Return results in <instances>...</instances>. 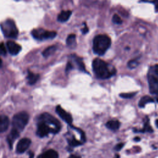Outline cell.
<instances>
[{"label": "cell", "instance_id": "obj_30", "mask_svg": "<svg viewBox=\"0 0 158 158\" xmlns=\"http://www.w3.org/2000/svg\"><path fill=\"white\" fill-rule=\"evenodd\" d=\"M68 158H81V157L80 155L75 154H71Z\"/></svg>", "mask_w": 158, "mask_h": 158}, {"label": "cell", "instance_id": "obj_15", "mask_svg": "<svg viewBox=\"0 0 158 158\" xmlns=\"http://www.w3.org/2000/svg\"><path fill=\"white\" fill-rule=\"evenodd\" d=\"M9 119L6 115H0V133L5 132L9 128Z\"/></svg>", "mask_w": 158, "mask_h": 158}, {"label": "cell", "instance_id": "obj_33", "mask_svg": "<svg viewBox=\"0 0 158 158\" xmlns=\"http://www.w3.org/2000/svg\"><path fill=\"white\" fill-rule=\"evenodd\" d=\"M114 158H120V156H119V155H118V154H116Z\"/></svg>", "mask_w": 158, "mask_h": 158}, {"label": "cell", "instance_id": "obj_34", "mask_svg": "<svg viewBox=\"0 0 158 158\" xmlns=\"http://www.w3.org/2000/svg\"><path fill=\"white\" fill-rule=\"evenodd\" d=\"M156 124L157 127L158 128V120H156Z\"/></svg>", "mask_w": 158, "mask_h": 158}, {"label": "cell", "instance_id": "obj_23", "mask_svg": "<svg viewBox=\"0 0 158 158\" xmlns=\"http://www.w3.org/2000/svg\"><path fill=\"white\" fill-rule=\"evenodd\" d=\"M67 45L69 46H72L75 45L76 43V35L75 34L69 35L66 40Z\"/></svg>", "mask_w": 158, "mask_h": 158}, {"label": "cell", "instance_id": "obj_16", "mask_svg": "<svg viewBox=\"0 0 158 158\" xmlns=\"http://www.w3.org/2000/svg\"><path fill=\"white\" fill-rule=\"evenodd\" d=\"M71 10H62L57 16V20L60 22H65L69 20L72 15Z\"/></svg>", "mask_w": 158, "mask_h": 158}, {"label": "cell", "instance_id": "obj_14", "mask_svg": "<svg viewBox=\"0 0 158 158\" xmlns=\"http://www.w3.org/2000/svg\"><path fill=\"white\" fill-rule=\"evenodd\" d=\"M36 158H59V154L56 150L50 149L39 154Z\"/></svg>", "mask_w": 158, "mask_h": 158}, {"label": "cell", "instance_id": "obj_35", "mask_svg": "<svg viewBox=\"0 0 158 158\" xmlns=\"http://www.w3.org/2000/svg\"><path fill=\"white\" fill-rule=\"evenodd\" d=\"M1 64H2V60H1V59L0 58V67L1 66Z\"/></svg>", "mask_w": 158, "mask_h": 158}, {"label": "cell", "instance_id": "obj_20", "mask_svg": "<svg viewBox=\"0 0 158 158\" xmlns=\"http://www.w3.org/2000/svg\"><path fill=\"white\" fill-rule=\"evenodd\" d=\"M67 143L69 146L70 148H74V147H77L79 146L82 145L83 143L81 141L77 140L74 136H72L71 138H69L67 139Z\"/></svg>", "mask_w": 158, "mask_h": 158}, {"label": "cell", "instance_id": "obj_5", "mask_svg": "<svg viewBox=\"0 0 158 158\" xmlns=\"http://www.w3.org/2000/svg\"><path fill=\"white\" fill-rule=\"evenodd\" d=\"M29 120V115L26 112H20L16 114L12 118V129L20 133L25 128Z\"/></svg>", "mask_w": 158, "mask_h": 158}, {"label": "cell", "instance_id": "obj_6", "mask_svg": "<svg viewBox=\"0 0 158 158\" xmlns=\"http://www.w3.org/2000/svg\"><path fill=\"white\" fill-rule=\"evenodd\" d=\"M59 131L51 125L45 122L38 121L37 129L36 131V135L40 138H44L47 136L49 134H56Z\"/></svg>", "mask_w": 158, "mask_h": 158}, {"label": "cell", "instance_id": "obj_9", "mask_svg": "<svg viewBox=\"0 0 158 158\" xmlns=\"http://www.w3.org/2000/svg\"><path fill=\"white\" fill-rule=\"evenodd\" d=\"M56 111L58 115L67 124H69L71 127H73L72 125V122H73V118L72 115L66 112L60 106H57L56 107Z\"/></svg>", "mask_w": 158, "mask_h": 158}, {"label": "cell", "instance_id": "obj_28", "mask_svg": "<svg viewBox=\"0 0 158 158\" xmlns=\"http://www.w3.org/2000/svg\"><path fill=\"white\" fill-rule=\"evenodd\" d=\"M124 146V143H118L117 144H116L114 147V149L117 151H120Z\"/></svg>", "mask_w": 158, "mask_h": 158}, {"label": "cell", "instance_id": "obj_36", "mask_svg": "<svg viewBox=\"0 0 158 158\" xmlns=\"http://www.w3.org/2000/svg\"><path fill=\"white\" fill-rule=\"evenodd\" d=\"M156 101H157V102H158V94H157V96H156Z\"/></svg>", "mask_w": 158, "mask_h": 158}, {"label": "cell", "instance_id": "obj_12", "mask_svg": "<svg viewBox=\"0 0 158 158\" xmlns=\"http://www.w3.org/2000/svg\"><path fill=\"white\" fill-rule=\"evenodd\" d=\"M8 51L12 55H17L21 51V46L13 41H8L6 43Z\"/></svg>", "mask_w": 158, "mask_h": 158}, {"label": "cell", "instance_id": "obj_8", "mask_svg": "<svg viewBox=\"0 0 158 158\" xmlns=\"http://www.w3.org/2000/svg\"><path fill=\"white\" fill-rule=\"evenodd\" d=\"M31 34L32 36L38 40H47V39H52L56 36L57 33L54 31H47L42 28L33 29Z\"/></svg>", "mask_w": 158, "mask_h": 158}, {"label": "cell", "instance_id": "obj_19", "mask_svg": "<svg viewBox=\"0 0 158 158\" xmlns=\"http://www.w3.org/2000/svg\"><path fill=\"white\" fill-rule=\"evenodd\" d=\"M154 100L149 96H144L142 97L138 102V106L140 108H143L145 105L149 102H154Z\"/></svg>", "mask_w": 158, "mask_h": 158}, {"label": "cell", "instance_id": "obj_22", "mask_svg": "<svg viewBox=\"0 0 158 158\" xmlns=\"http://www.w3.org/2000/svg\"><path fill=\"white\" fill-rule=\"evenodd\" d=\"M57 49V47L55 45H52V46H51L48 48H47L46 49H44L43 52H42V54L44 57H49V56H51V54H52Z\"/></svg>", "mask_w": 158, "mask_h": 158}, {"label": "cell", "instance_id": "obj_2", "mask_svg": "<svg viewBox=\"0 0 158 158\" xmlns=\"http://www.w3.org/2000/svg\"><path fill=\"white\" fill-rule=\"evenodd\" d=\"M111 45V40L107 35H98L93 41V51L99 56L104 55Z\"/></svg>", "mask_w": 158, "mask_h": 158}, {"label": "cell", "instance_id": "obj_25", "mask_svg": "<svg viewBox=\"0 0 158 158\" xmlns=\"http://www.w3.org/2000/svg\"><path fill=\"white\" fill-rule=\"evenodd\" d=\"M112 22L115 23V24H122V20L121 19V18L119 17V15H118L117 14H114L112 18Z\"/></svg>", "mask_w": 158, "mask_h": 158}, {"label": "cell", "instance_id": "obj_31", "mask_svg": "<svg viewBox=\"0 0 158 158\" xmlns=\"http://www.w3.org/2000/svg\"><path fill=\"white\" fill-rule=\"evenodd\" d=\"M155 9H156V12H158V1H157V3L156 4Z\"/></svg>", "mask_w": 158, "mask_h": 158}, {"label": "cell", "instance_id": "obj_11", "mask_svg": "<svg viewBox=\"0 0 158 158\" xmlns=\"http://www.w3.org/2000/svg\"><path fill=\"white\" fill-rule=\"evenodd\" d=\"M70 60H69V61L71 62L73 67V65H75L77 68L79 70L85 73L87 72L82 58L77 56L75 54H71L70 56ZM73 68H74V67H73Z\"/></svg>", "mask_w": 158, "mask_h": 158}, {"label": "cell", "instance_id": "obj_24", "mask_svg": "<svg viewBox=\"0 0 158 158\" xmlns=\"http://www.w3.org/2000/svg\"><path fill=\"white\" fill-rule=\"evenodd\" d=\"M138 65H139V62L138 61V59H133V60H130L127 64L128 67L130 69H133L136 68Z\"/></svg>", "mask_w": 158, "mask_h": 158}, {"label": "cell", "instance_id": "obj_7", "mask_svg": "<svg viewBox=\"0 0 158 158\" xmlns=\"http://www.w3.org/2000/svg\"><path fill=\"white\" fill-rule=\"evenodd\" d=\"M38 121H41L46 123L47 124L54 128L59 132L61 129V124L60 122L56 118H55L54 116H52L49 113L45 112L41 114L38 118Z\"/></svg>", "mask_w": 158, "mask_h": 158}, {"label": "cell", "instance_id": "obj_4", "mask_svg": "<svg viewBox=\"0 0 158 158\" xmlns=\"http://www.w3.org/2000/svg\"><path fill=\"white\" fill-rule=\"evenodd\" d=\"M0 27L4 36L9 38H16L17 37L19 31L14 20H6L1 23Z\"/></svg>", "mask_w": 158, "mask_h": 158}, {"label": "cell", "instance_id": "obj_26", "mask_svg": "<svg viewBox=\"0 0 158 158\" xmlns=\"http://www.w3.org/2000/svg\"><path fill=\"white\" fill-rule=\"evenodd\" d=\"M136 93H122L120 94V96L122 97V98L125 99H128V98H131L133 97Z\"/></svg>", "mask_w": 158, "mask_h": 158}, {"label": "cell", "instance_id": "obj_3", "mask_svg": "<svg viewBox=\"0 0 158 158\" xmlns=\"http://www.w3.org/2000/svg\"><path fill=\"white\" fill-rule=\"evenodd\" d=\"M148 81L149 92L151 94H158V64L149 67L148 72Z\"/></svg>", "mask_w": 158, "mask_h": 158}, {"label": "cell", "instance_id": "obj_29", "mask_svg": "<svg viewBox=\"0 0 158 158\" xmlns=\"http://www.w3.org/2000/svg\"><path fill=\"white\" fill-rule=\"evenodd\" d=\"M89 31V29H88V27H87L86 24L85 23H84V28H83L81 29V31H82V33L83 34H86Z\"/></svg>", "mask_w": 158, "mask_h": 158}, {"label": "cell", "instance_id": "obj_21", "mask_svg": "<svg viewBox=\"0 0 158 158\" xmlns=\"http://www.w3.org/2000/svg\"><path fill=\"white\" fill-rule=\"evenodd\" d=\"M138 131L141 132V133H146V132L152 133L153 132V129L151 127V126L150 125L149 120V119L148 118H146V122L144 123V126H143V128L141 130ZM138 131H136V132H138Z\"/></svg>", "mask_w": 158, "mask_h": 158}, {"label": "cell", "instance_id": "obj_18", "mask_svg": "<svg viewBox=\"0 0 158 158\" xmlns=\"http://www.w3.org/2000/svg\"><path fill=\"white\" fill-rule=\"evenodd\" d=\"M106 126L112 131H117L120 126V123L118 120H109L106 123Z\"/></svg>", "mask_w": 158, "mask_h": 158}, {"label": "cell", "instance_id": "obj_17", "mask_svg": "<svg viewBox=\"0 0 158 158\" xmlns=\"http://www.w3.org/2000/svg\"><path fill=\"white\" fill-rule=\"evenodd\" d=\"M40 78V75L38 74H35L33 72H31L30 70H28V74L27 77V80L28 81V83L29 85H34L36 83V81L38 80Z\"/></svg>", "mask_w": 158, "mask_h": 158}, {"label": "cell", "instance_id": "obj_27", "mask_svg": "<svg viewBox=\"0 0 158 158\" xmlns=\"http://www.w3.org/2000/svg\"><path fill=\"white\" fill-rule=\"evenodd\" d=\"M7 53V49L5 47V45L3 43H0V54L1 55L5 56L6 55Z\"/></svg>", "mask_w": 158, "mask_h": 158}, {"label": "cell", "instance_id": "obj_1", "mask_svg": "<svg viewBox=\"0 0 158 158\" xmlns=\"http://www.w3.org/2000/svg\"><path fill=\"white\" fill-rule=\"evenodd\" d=\"M93 71L95 76L101 80L108 79L116 73V69L111 65L99 58H96L92 63Z\"/></svg>", "mask_w": 158, "mask_h": 158}, {"label": "cell", "instance_id": "obj_32", "mask_svg": "<svg viewBox=\"0 0 158 158\" xmlns=\"http://www.w3.org/2000/svg\"><path fill=\"white\" fill-rule=\"evenodd\" d=\"M134 139H135V140H137V141H139V140H140V138H138V137H136V138H135Z\"/></svg>", "mask_w": 158, "mask_h": 158}, {"label": "cell", "instance_id": "obj_10", "mask_svg": "<svg viewBox=\"0 0 158 158\" xmlns=\"http://www.w3.org/2000/svg\"><path fill=\"white\" fill-rule=\"evenodd\" d=\"M31 143L30 139L28 138H22L19 141L16 146V152L17 154H22L25 152L30 147Z\"/></svg>", "mask_w": 158, "mask_h": 158}, {"label": "cell", "instance_id": "obj_13", "mask_svg": "<svg viewBox=\"0 0 158 158\" xmlns=\"http://www.w3.org/2000/svg\"><path fill=\"white\" fill-rule=\"evenodd\" d=\"M19 136H20V133L17 130L12 128L10 133L8 135L7 137V141L9 147L10 149H12L14 141L16 140L17 138H18Z\"/></svg>", "mask_w": 158, "mask_h": 158}]
</instances>
